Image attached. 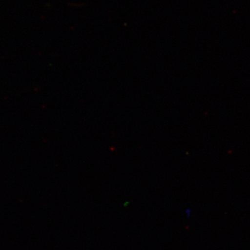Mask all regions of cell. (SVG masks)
Segmentation results:
<instances>
[{"label": "cell", "instance_id": "6da1fadb", "mask_svg": "<svg viewBox=\"0 0 250 250\" xmlns=\"http://www.w3.org/2000/svg\"><path fill=\"white\" fill-rule=\"evenodd\" d=\"M186 213L187 214V217H189L190 215V210H189V209H187V210H186Z\"/></svg>", "mask_w": 250, "mask_h": 250}]
</instances>
